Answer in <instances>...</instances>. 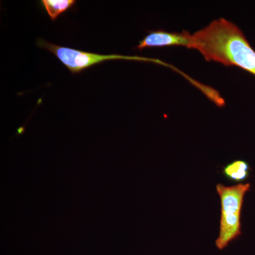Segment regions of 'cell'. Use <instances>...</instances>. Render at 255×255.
I'll use <instances>...</instances> for the list:
<instances>
[{
    "mask_svg": "<svg viewBox=\"0 0 255 255\" xmlns=\"http://www.w3.org/2000/svg\"><path fill=\"white\" fill-rule=\"evenodd\" d=\"M75 0H43L41 4L52 21H55L60 15L73 7Z\"/></svg>",
    "mask_w": 255,
    "mask_h": 255,
    "instance_id": "8992f818",
    "label": "cell"
},
{
    "mask_svg": "<svg viewBox=\"0 0 255 255\" xmlns=\"http://www.w3.org/2000/svg\"><path fill=\"white\" fill-rule=\"evenodd\" d=\"M251 167L245 160H235L223 167L222 173L231 182L239 183L246 180L250 176Z\"/></svg>",
    "mask_w": 255,
    "mask_h": 255,
    "instance_id": "5b68a950",
    "label": "cell"
},
{
    "mask_svg": "<svg viewBox=\"0 0 255 255\" xmlns=\"http://www.w3.org/2000/svg\"><path fill=\"white\" fill-rule=\"evenodd\" d=\"M191 49L199 50L207 61L238 66L255 75V51L243 32L226 18L214 20L192 34Z\"/></svg>",
    "mask_w": 255,
    "mask_h": 255,
    "instance_id": "6da1fadb",
    "label": "cell"
},
{
    "mask_svg": "<svg viewBox=\"0 0 255 255\" xmlns=\"http://www.w3.org/2000/svg\"><path fill=\"white\" fill-rule=\"evenodd\" d=\"M37 45L39 48L48 50L68 68L73 74L81 73L82 70L90 68L97 64L102 63L108 60H142V61L158 62L157 60L141 58V57L124 56L120 55H102L90 52L82 51L73 48H68L53 44L43 39H38Z\"/></svg>",
    "mask_w": 255,
    "mask_h": 255,
    "instance_id": "3957f363",
    "label": "cell"
},
{
    "mask_svg": "<svg viewBox=\"0 0 255 255\" xmlns=\"http://www.w3.org/2000/svg\"><path fill=\"white\" fill-rule=\"evenodd\" d=\"M192 34L189 32H167L163 30L152 31L139 43L137 49L169 46H184L190 48Z\"/></svg>",
    "mask_w": 255,
    "mask_h": 255,
    "instance_id": "277c9868",
    "label": "cell"
},
{
    "mask_svg": "<svg viewBox=\"0 0 255 255\" xmlns=\"http://www.w3.org/2000/svg\"><path fill=\"white\" fill-rule=\"evenodd\" d=\"M250 189V183L230 187L222 184L216 185L221 204L219 235L216 241L218 249H224L231 242L241 236L242 209L245 196Z\"/></svg>",
    "mask_w": 255,
    "mask_h": 255,
    "instance_id": "7a4b0ae2",
    "label": "cell"
}]
</instances>
